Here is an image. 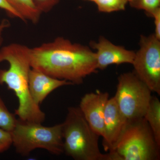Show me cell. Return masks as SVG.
Returning <instances> with one entry per match:
<instances>
[{"label":"cell","instance_id":"cell-22","mask_svg":"<svg viewBox=\"0 0 160 160\" xmlns=\"http://www.w3.org/2000/svg\"><path fill=\"white\" fill-rule=\"evenodd\" d=\"M12 144L10 143L0 142V153L8 150Z\"/></svg>","mask_w":160,"mask_h":160},{"label":"cell","instance_id":"cell-23","mask_svg":"<svg viewBox=\"0 0 160 160\" xmlns=\"http://www.w3.org/2000/svg\"><path fill=\"white\" fill-rule=\"evenodd\" d=\"M84 1H89V2H95L96 1V0H84Z\"/></svg>","mask_w":160,"mask_h":160},{"label":"cell","instance_id":"cell-20","mask_svg":"<svg viewBox=\"0 0 160 160\" xmlns=\"http://www.w3.org/2000/svg\"><path fill=\"white\" fill-rule=\"evenodd\" d=\"M0 142L10 143L12 144L11 133L1 128H0Z\"/></svg>","mask_w":160,"mask_h":160},{"label":"cell","instance_id":"cell-17","mask_svg":"<svg viewBox=\"0 0 160 160\" xmlns=\"http://www.w3.org/2000/svg\"><path fill=\"white\" fill-rule=\"evenodd\" d=\"M38 10L42 13L51 11L59 3L61 0H32Z\"/></svg>","mask_w":160,"mask_h":160},{"label":"cell","instance_id":"cell-10","mask_svg":"<svg viewBox=\"0 0 160 160\" xmlns=\"http://www.w3.org/2000/svg\"><path fill=\"white\" fill-rule=\"evenodd\" d=\"M128 121L120 110L114 97L109 98L104 114L103 146L105 151L111 150L117 142Z\"/></svg>","mask_w":160,"mask_h":160},{"label":"cell","instance_id":"cell-19","mask_svg":"<svg viewBox=\"0 0 160 160\" xmlns=\"http://www.w3.org/2000/svg\"><path fill=\"white\" fill-rule=\"evenodd\" d=\"M151 17L154 18L155 33L156 37L160 40V7L152 14Z\"/></svg>","mask_w":160,"mask_h":160},{"label":"cell","instance_id":"cell-11","mask_svg":"<svg viewBox=\"0 0 160 160\" xmlns=\"http://www.w3.org/2000/svg\"><path fill=\"white\" fill-rule=\"evenodd\" d=\"M72 85L66 80L50 76L37 69L32 68L29 72V92L32 100L40 106L51 92L62 86Z\"/></svg>","mask_w":160,"mask_h":160},{"label":"cell","instance_id":"cell-16","mask_svg":"<svg viewBox=\"0 0 160 160\" xmlns=\"http://www.w3.org/2000/svg\"><path fill=\"white\" fill-rule=\"evenodd\" d=\"M132 8L144 10L148 16L160 7V0H128Z\"/></svg>","mask_w":160,"mask_h":160},{"label":"cell","instance_id":"cell-1","mask_svg":"<svg viewBox=\"0 0 160 160\" xmlns=\"http://www.w3.org/2000/svg\"><path fill=\"white\" fill-rule=\"evenodd\" d=\"M29 59L32 68L72 85L82 84L86 77L98 70L95 52L61 37L30 48Z\"/></svg>","mask_w":160,"mask_h":160},{"label":"cell","instance_id":"cell-5","mask_svg":"<svg viewBox=\"0 0 160 160\" xmlns=\"http://www.w3.org/2000/svg\"><path fill=\"white\" fill-rule=\"evenodd\" d=\"M10 133L16 151L22 156H27L37 149H45L56 155L64 153L62 123L45 126L41 123L19 120Z\"/></svg>","mask_w":160,"mask_h":160},{"label":"cell","instance_id":"cell-15","mask_svg":"<svg viewBox=\"0 0 160 160\" xmlns=\"http://www.w3.org/2000/svg\"><path fill=\"white\" fill-rule=\"evenodd\" d=\"M95 3L100 12L110 13L125 10L128 0H96Z\"/></svg>","mask_w":160,"mask_h":160},{"label":"cell","instance_id":"cell-2","mask_svg":"<svg viewBox=\"0 0 160 160\" xmlns=\"http://www.w3.org/2000/svg\"><path fill=\"white\" fill-rule=\"evenodd\" d=\"M30 48L25 45L12 43L0 49V63H9L8 69L0 70V84H5L14 92L18 101L15 110L20 121L42 123L46 115L32 100L29 92V72L31 69L29 59Z\"/></svg>","mask_w":160,"mask_h":160},{"label":"cell","instance_id":"cell-6","mask_svg":"<svg viewBox=\"0 0 160 160\" xmlns=\"http://www.w3.org/2000/svg\"><path fill=\"white\" fill-rule=\"evenodd\" d=\"M152 91L133 72L120 75L115 98L128 120L144 117L151 100Z\"/></svg>","mask_w":160,"mask_h":160},{"label":"cell","instance_id":"cell-18","mask_svg":"<svg viewBox=\"0 0 160 160\" xmlns=\"http://www.w3.org/2000/svg\"><path fill=\"white\" fill-rule=\"evenodd\" d=\"M0 9L4 10L11 17L17 18L25 22L22 16L9 5L6 0H0Z\"/></svg>","mask_w":160,"mask_h":160},{"label":"cell","instance_id":"cell-4","mask_svg":"<svg viewBox=\"0 0 160 160\" xmlns=\"http://www.w3.org/2000/svg\"><path fill=\"white\" fill-rule=\"evenodd\" d=\"M160 149L150 126L143 117L128 120L108 153L111 160H158Z\"/></svg>","mask_w":160,"mask_h":160},{"label":"cell","instance_id":"cell-8","mask_svg":"<svg viewBox=\"0 0 160 160\" xmlns=\"http://www.w3.org/2000/svg\"><path fill=\"white\" fill-rule=\"evenodd\" d=\"M90 46L96 50L97 67L100 70L113 64H132L135 56V52L114 45L103 37L99 38L98 42L91 41Z\"/></svg>","mask_w":160,"mask_h":160},{"label":"cell","instance_id":"cell-7","mask_svg":"<svg viewBox=\"0 0 160 160\" xmlns=\"http://www.w3.org/2000/svg\"><path fill=\"white\" fill-rule=\"evenodd\" d=\"M139 49L135 52L133 72L150 90L160 95V40L154 33L141 35Z\"/></svg>","mask_w":160,"mask_h":160},{"label":"cell","instance_id":"cell-3","mask_svg":"<svg viewBox=\"0 0 160 160\" xmlns=\"http://www.w3.org/2000/svg\"><path fill=\"white\" fill-rule=\"evenodd\" d=\"M62 124L64 153L75 160H111L99 146L100 136L94 131L79 107L68 109Z\"/></svg>","mask_w":160,"mask_h":160},{"label":"cell","instance_id":"cell-13","mask_svg":"<svg viewBox=\"0 0 160 160\" xmlns=\"http://www.w3.org/2000/svg\"><path fill=\"white\" fill-rule=\"evenodd\" d=\"M6 1L22 16L25 22L29 21L34 24L38 22L42 13L35 6L32 0H6Z\"/></svg>","mask_w":160,"mask_h":160},{"label":"cell","instance_id":"cell-21","mask_svg":"<svg viewBox=\"0 0 160 160\" xmlns=\"http://www.w3.org/2000/svg\"><path fill=\"white\" fill-rule=\"evenodd\" d=\"M10 24L8 20L4 19L0 23V46L3 42L2 33L4 29L8 28Z\"/></svg>","mask_w":160,"mask_h":160},{"label":"cell","instance_id":"cell-12","mask_svg":"<svg viewBox=\"0 0 160 160\" xmlns=\"http://www.w3.org/2000/svg\"><path fill=\"white\" fill-rule=\"evenodd\" d=\"M144 118L151 128L156 142L160 146V102L157 97H152Z\"/></svg>","mask_w":160,"mask_h":160},{"label":"cell","instance_id":"cell-9","mask_svg":"<svg viewBox=\"0 0 160 160\" xmlns=\"http://www.w3.org/2000/svg\"><path fill=\"white\" fill-rule=\"evenodd\" d=\"M109 98L107 92L87 93L81 98L79 108L92 129L104 137V118L106 104Z\"/></svg>","mask_w":160,"mask_h":160},{"label":"cell","instance_id":"cell-14","mask_svg":"<svg viewBox=\"0 0 160 160\" xmlns=\"http://www.w3.org/2000/svg\"><path fill=\"white\" fill-rule=\"evenodd\" d=\"M18 122L15 115L8 110L0 97V128L11 132Z\"/></svg>","mask_w":160,"mask_h":160}]
</instances>
